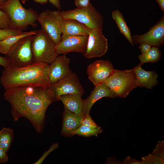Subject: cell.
<instances>
[{
    "label": "cell",
    "instance_id": "obj_1",
    "mask_svg": "<svg viewBox=\"0 0 164 164\" xmlns=\"http://www.w3.org/2000/svg\"><path fill=\"white\" fill-rule=\"evenodd\" d=\"M4 98L11 106L15 121L22 117L30 122L37 133L43 130L49 106L57 101L50 87L27 86L5 90Z\"/></svg>",
    "mask_w": 164,
    "mask_h": 164
},
{
    "label": "cell",
    "instance_id": "obj_2",
    "mask_svg": "<svg viewBox=\"0 0 164 164\" xmlns=\"http://www.w3.org/2000/svg\"><path fill=\"white\" fill-rule=\"evenodd\" d=\"M49 70V64L42 62L21 67L9 65L4 68L0 82L5 90L27 86L50 87Z\"/></svg>",
    "mask_w": 164,
    "mask_h": 164
},
{
    "label": "cell",
    "instance_id": "obj_3",
    "mask_svg": "<svg viewBox=\"0 0 164 164\" xmlns=\"http://www.w3.org/2000/svg\"><path fill=\"white\" fill-rule=\"evenodd\" d=\"M20 2V0H8L0 6V9L9 18L10 29L23 31L29 26H37L36 22L39 14L31 8H24Z\"/></svg>",
    "mask_w": 164,
    "mask_h": 164
},
{
    "label": "cell",
    "instance_id": "obj_4",
    "mask_svg": "<svg viewBox=\"0 0 164 164\" xmlns=\"http://www.w3.org/2000/svg\"><path fill=\"white\" fill-rule=\"evenodd\" d=\"M104 82L116 97H120L125 98L130 92L139 86L135 73L132 69H115L113 74Z\"/></svg>",
    "mask_w": 164,
    "mask_h": 164
},
{
    "label": "cell",
    "instance_id": "obj_5",
    "mask_svg": "<svg viewBox=\"0 0 164 164\" xmlns=\"http://www.w3.org/2000/svg\"><path fill=\"white\" fill-rule=\"evenodd\" d=\"M31 46L34 62L49 64L58 55L55 50V44L42 29L36 30L33 35Z\"/></svg>",
    "mask_w": 164,
    "mask_h": 164
},
{
    "label": "cell",
    "instance_id": "obj_6",
    "mask_svg": "<svg viewBox=\"0 0 164 164\" xmlns=\"http://www.w3.org/2000/svg\"><path fill=\"white\" fill-rule=\"evenodd\" d=\"M60 14L63 19H74L91 29H97L103 31L104 17L91 3L87 7L62 11Z\"/></svg>",
    "mask_w": 164,
    "mask_h": 164
},
{
    "label": "cell",
    "instance_id": "obj_7",
    "mask_svg": "<svg viewBox=\"0 0 164 164\" xmlns=\"http://www.w3.org/2000/svg\"><path fill=\"white\" fill-rule=\"evenodd\" d=\"M33 35L25 36L19 39L5 55L9 65L21 67L34 63L32 49Z\"/></svg>",
    "mask_w": 164,
    "mask_h": 164
},
{
    "label": "cell",
    "instance_id": "obj_8",
    "mask_svg": "<svg viewBox=\"0 0 164 164\" xmlns=\"http://www.w3.org/2000/svg\"><path fill=\"white\" fill-rule=\"evenodd\" d=\"M63 18L60 10H46L39 15L37 21L42 29L49 36L55 45L61 39L62 33L59 26L60 22Z\"/></svg>",
    "mask_w": 164,
    "mask_h": 164
},
{
    "label": "cell",
    "instance_id": "obj_9",
    "mask_svg": "<svg viewBox=\"0 0 164 164\" xmlns=\"http://www.w3.org/2000/svg\"><path fill=\"white\" fill-rule=\"evenodd\" d=\"M108 49V39L102 31L97 29H90L84 56L88 59L100 57L106 54Z\"/></svg>",
    "mask_w": 164,
    "mask_h": 164
},
{
    "label": "cell",
    "instance_id": "obj_10",
    "mask_svg": "<svg viewBox=\"0 0 164 164\" xmlns=\"http://www.w3.org/2000/svg\"><path fill=\"white\" fill-rule=\"evenodd\" d=\"M50 88L57 101L59 97L62 95L76 94L82 96L85 93L78 76L73 72L57 83L51 84Z\"/></svg>",
    "mask_w": 164,
    "mask_h": 164
},
{
    "label": "cell",
    "instance_id": "obj_11",
    "mask_svg": "<svg viewBox=\"0 0 164 164\" xmlns=\"http://www.w3.org/2000/svg\"><path fill=\"white\" fill-rule=\"evenodd\" d=\"M134 44L148 43L151 46L159 47L164 43V14L154 26L150 27L149 31L142 35L132 36Z\"/></svg>",
    "mask_w": 164,
    "mask_h": 164
},
{
    "label": "cell",
    "instance_id": "obj_12",
    "mask_svg": "<svg viewBox=\"0 0 164 164\" xmlns=\"http://www.w3.org/2000/svg\"><path fill=\"white\" fill-rule=\"evenodd\" d=\"M115 69L108 60H98L88 65L87 72L89 80L95 86L104 81L114 73Z\"/></svg>",
    "mask_w": 164,
    "mask_h": 164
},
{
    "label": "cell",
    "instance_id": "obj_13",
    "mask_svg": "<svg viewBox=\"0 0 164 164\" xmlns=\"http://www.w3.org/2000/svg\"><path fill=\"white\" fill-rule=\"evenodd\" d=\"M88 36H72L62 35L59 42L55 45L58 55H65L71 52L83 53L85 51Z\"/></svg>",
    "mask_w": 164,
    "mask_h": 164
},
{
    "label": "cell",
    "instance_id": "obj_14",
    "mask_svg": "<svg viewBox=\"0 0 164 164\" xmlns=\"http://www.w3.org/2000/svg\"><path fill=\"white\" fill-rule=\"evenodd\" d=\"M70 59L65 54L58 56L49 64L48 76L51 85L70 75Z\"/></svg>",
    "mask_w": 164,
    "mask_h": 164
},
{
    "label": "cell",
    "instance_id": "obj_15",
    "mask_svg": "<svg viewBox=\"0 0 164 164\" xmlns=\"http://www.w3.org/2000/svg\"><path fill=\"white\" fill-rule=\"evenodd\" d=\"M105 97L114 98L116 97L104 82L95 86L90 95L85 99L83 100V117L86 114H90L91 108L95 102Z\"/></svg>",
    "mask_w": 164,
    "mask_h": 164
},
{
    "label": "cell",
    "instance_id": "obj_16",
    "mask_svg": "<svg viewBox=\"0 0 164 164\" xmlns=\"http://www.w3.org/2000/svg\"><path fill=\"white\" fill-rule=\"evenodd\" d=\"M59 26L62 35L72 36H88L91 29L83 24L73 19H62Z\"/></svg>",
    "mask_w": 164,
    "mask_h": 164
},
{
    "label": "cell",
    "instance_id": "obj_17",
    "mask_svg": "<svg viewBox=\"0 0 164 164\" xmlns=\"http://www.w3.org/2000/svg\"><path fill=\"white\" fill-rule=\"evenodd\" d=\"M62 125L60 132L63 136L71 137L73 133L82 125V117L65 109L63 112Z\"/></svg>",
    "mask_w": 164,
    "mask_h": 164
},
{
    "label": "cell",
    "instance_id": "obj_18",
    "mask_svg": "<svg viewBox=\"0 0 164 164\" xmlns=\"http://www.w3.org/2000/svg\"><path fill=\"white\" fill-rule=\"evenodd\" d=\"M132 69L135 73L140 87L151 89L158 83V75L155 71H145L139 64Z\"/></svg>",
    "mask_w": 164,
    "mask_h": 164
},
{
    "label": "cell",
    "instance_id": "obj_19",
    "mask_svg": "<svg viewBox=\"0 0 164 164\" xmlns=\"http://www.w3.org/2000/svg\"><path fill=\"white\" fill-rule=\"evenodd\" d=\"M82 97L79 94H67L60 96L58 100L62 101L65 109L82 118L83 100Z\"/></svg>",
    "mask_w": 164,
    "mask_h": 164
},
{
    "label": "cell",
    "instance_id": "obj_20",
    "mask_svg": "<svg viewBox=\"0 0 164 164\" xmlns=\"http://www.w3.org/2000/svg\"><path fill=\"white\" fill-rule=\"evenodd\" d=\"M111 17L115 22L120 33L131 45L134 46L132 39L131 30L127 25L121 12L118 10H114L112 12Z\"/></svg>",
    "mask_w": 164,
    "mask_h": 164
},
{
    "label": "cell",
    "instance_id": "obj_21",
    "mask_svg": "<svg viewBox=\"0 0 164 164\" xmlns=\"http://www.w3.org/2000/svg\"><path fill=\"white\" fill-rule=\"evenodd\" d=\"M36 30L29 31H23L18 35L8 37L0 41V53L6 55L11 48L19 39L25 36L34 35L36 33Z\"/></svg>",
    "mask_w": 164,
    "mask_h": 164
},
{
    "label": "cell",
    "instance_id": "obj_22",
    "mask_svg": "<svg viewBox=\"0 0 164 164\" xmlns=\"http://www.w3.org/2000/svg\"><path fill=\"white\" fill-rule=\"evenodd\" d=\"M161 55V51L159 47L152 46L145 53L138 56V58L140 61L139 64L142 66L145 63L156 62L160 59Z\"/></svg>",
    "mask_w": 164,
    "mask_h": 164
},
{
    "label": "cell",
    "instance_id": "obj_23",
    "mask_svg": "<svg viewBox=\"0 0 164 164\" xmlns=\"http://www.w3.org/2000/svg\"><path fill=\"white\" fill-rule=\"evenodd\" d=\"M13 130L3 127L0 131V146L6 152L9 150L13 139Z\"/></svg>",
    "mask_w": 164,
    "mask_h": 164
},
{
    "label": "cell",
    "instance_id": "obj_24",
    "mask_svg": "<svg viewBox=\"0 0 164 164\" xmlns=\"http://www.w3.org/2000/svg\"><path fill=\"white\" fill-rule=\"evenodd\" d=\"M103 132L102 129L100 127L91 128L81 125L79 128L73 133V135H75L84 137L92 136H97Z\"/></svg>",
    "mask_w": 164,
    "mask_h": 164
},
{
    "label": "cell",
    "instance_id": "obj_25",
    "mask_svg": "<svg viewBox=\"0 0 164 164\" xmlns=\"http://www.w3.org/2000/svg\"><path fill=\"white\" fill-rule=\"evenodd\" d=\"M23 32L16 29H0V41L10 36L21 34Z\"/></svg>",
    "mask_w": 164,
    "mask_h": 164
},
{
    "label": "cell",
    "instance_id": "obj_26",
    "mask_svg": "<svg viewBox=\"0 0 164 164\" xmlns=\"http://www.w3.org/2000/svg\"><path fill=\"white\" fill-rule=\"evenodd\" d=\"M10 21L8 14L0 9V29H10Z\"/></svg>",
    "mask_w": 164,
    "mask_h": 164
},
{
    "label": "cell",
    "instance_id": "obj_27",
    "mask_svg": "<svg viewBox=\"0 0 164 164\" xmlns=\"http://www.w3.org/2000/svg\"><path fill=\"white\" fill-rule=\"evenodd\" d=\"M142 160L143 164L164 163V159L156 156L153 154L143 157Z\"/></svg>",
    "mask_w": 164,
    "mask_h": 164
},
{
    "label": "cell",
    "instance_id": "obj_28",
    "mask_svg": "<svg viewBox=\"0 0 164 164\" xmlns=\"http://www.w3.org/2000/svg\"><path fill=\"white\" fill-rule=\"evenodd\" d=\"M59 145L58 142H56L53 144L51 146L49 149L45 151L42 156L36 161L35 162L34 164H41L48 156V155L52 152L59 147Z\"/></svg>",
    "mask_w": 164,
    "mask_h": 164
},
{
    "label": "cell",
    "instance_id": "obj_29",
    "mask_svg": "<svg viewBox=\"0 0 164 164\" xmlns=\"http://www.w3.org/2000/svg\"><path fill=\"white\" fill-rule=\"evenodd\" d=\"M82 125L90 128H93L98 126L92 120L90 114L83 116L81 120Z\"/></svg>",
    "mask_w": 164,
    "mask_h": 164
},
{
    "label": "cell",
    "instance_id": "obj_30",
    "mask_svg": "<svg viewBox=\"0 0 164 164\" xmlns=\"http://www.w3.org/2000/svg\"><path fill=\"white\" fill-rule=\"evenodd\" d=\"M27 0H20V1L23 3H25ZM34 2L40 4H44L48 2L53 5L57 8L58 10H60L61 9V6L60 0H33Z\"/></svg>",
    "mask_w": 164,
    "mask_h": 164
},
{
    "label": "cell",
    "instance_id": "obj_31",
    "mask_svg": "<svg viewBox=\"0 0 164 164\" xmlns=\"http://www.w3.org/2000/svg\"><path fill=\"white\" fill-rule=\"evenodd\" d=\"M163 142H160L158 143L156 148L153 152L152 154L156 156L161 158L164 159L163 156Z\"/></svg>",
    "mask_w": 164,
    "mask_h": 164
},
{
    "label": "cell",
    "instance_id": "obj_32",
    "mask_svg": "<svg viewBox=\"0 0 164 164\" xmlns=\"http://www.w3.org/2000/svg\"><path fill=\"white\" fill-rule=\"evenodd\" d=\"M90 0H75L74 4L77 8H85L90 4Z\"/></svg>",
    "mask_w": 164,
    "mask_h": 164
},
{
    "label": "cell",
    "instance_id": "obj_33",
    "mask_svg": "<svg viewBox=\"0 0 164 164\" xmlns=\"http://www.w3.org/2000/svg\"><path fill=\"white\" fill-rule=\"evenodd\" d=\"M7 152L0 146V163H5L8 161L9 157Z\"/></svg>",
    "mask_w": 164,
    "mask_h": 164
},
{
    "label": "cell",
    "instance_id": "obj_34",
    "mask_svg": "<svg viewBox=\"0 0 164 164\" xmlns=\"http://www.w3.org/2000/svg\"><path fill=\"white\" fill-rule=\"evenodd\" d=\"M123 164H143V163L142 161H139L136 160L134 159L131 158L129 156H128L126 158L124 161L123 162Z\"/></svg>",
    "mask_w": 164,
    "mask_h": 164
},
{
    "label": "cell",
    "instance_id": "obj_35",
    "mask_svg": "<svg viewBox=\"0 0 164 164\" xmlns=\"http://www.w3.org/2000/svg\"><path fill=\"white\" fill-rule=\"evenodd\" d=\"M139 48L141 54H143L149 51L151 47V46L147 43H143L140 44Z\"/></svg>",
    "mask_w": 164,
    "mask_h": 164
},
{
    "label": "cell",
    "instance_id": "obj_36",
    "mask_svg": "<svg viewBox=\"0 0 164 164\" xmlns=\"http://www.w3.org/2000/svg\"><path fill=\"white\" fill-rule=\"evenodd\" d=\"M9 65V64L5 56L3 57L0 56V65L5 68Z\"/></svg>",
    "mask_w": 164,
    "mask_h": 164
},
{
    "label": "cell",
    "instance_id": "obj_37",
    "mask_svg": "<svg viewBox=\"0 0 164 164\" xmlns=\"http://www.w3.org/2000/svg\"><path fill=\"white\" fill-rule=\"evenodd\" d=\"M159 4L162 12H164V0H155Z\"/></svg>",
    "mask_w": 164,
    "mask_h": 164
},
{
    "label": "cell",
    "instance_id": "obj_38",
    "mask_svg": "<svg viewBox=\"0 0 164 164\" xmlns=\"http://www.w3.org/2000/svg\"><path fill=\"white\" fill-rule=\"evenodd\" d=\"M8 0H0V6L5 3Z\"/></svg>",
    "mask_w": 164,
    "mask_h": 164
}]
</instances>
